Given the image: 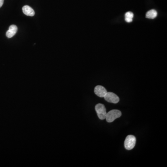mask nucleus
<instances>
[{"instance_id":"1","label":"nucleus","mask_w":167,"mask_h":167,"mask_svg":"<svg viewBox=\"0 0 167 167\" xmlns=\"http://www.w3.org/2000/svg\"><path fill=\"white\" fill-rule=\"evenodd\" d=\"M122 115V113L118 110H112L107 113L106 116V121L108 123H111L115 119L119 118Z\"/></svg>"},{"instance_id":"2","label":"nucleus","mask_w":167,"mask_h":167,"mask_svg":"<svg viewBox=\"0 0 167 167\" xmlns=\"http://www.w3.org/2000/svg\"><path fill=\"white\" fill-rule=\"evenodd\" d=\"M136 143V137L133 135H128L125 140L124 145L127 150H131L135 147Z\"/></svg>"},{"instance_id":"3","label":"nucleus","mask_w":167,"mask_h":167,"mask_svg":"<svg viewBox=\"0 0 167 167\" xmlns=\"http://www.w3.org/2000/svg\"><path fill=\"white\" fill-rule=\"evenodd\" d=\"M95 110L99 119L101 120L105 119L107 112H106V108L103 104H97L95 106Z\"/></svg>"},{"instance_id":"4","label":"nucleus","mask_w":167,"mask_h":167,"mask_svg":"<svg viewBox=\"0 0 167 167\" xmlns=\"http://www.w3.org/2000/svg\"><path fill=\"white\" fill-rule=\"evenodd\" d=\"M104 97L108 102L111 103L117 104L119 101V97L118 96L111 92H107Z\"/></svg>"},{"instance_id":"5","label":"nucleus","mask_w":167,"mask_h":167,"mask_svg":"<svg viewBox=\"0 0 167 167\" xmlns=\"http://www.w3.org/2000/svg\"><path fill=\"white\" fill-rule=\"evenodd\" d=\"M106 89L101 86H97L95 87L94 93L97 96L100 97H104L107 94Z\"/></svg>"},{"instance_id":"6","label":"nucleus","mask_w":167,"mask_h":167,"mask_svg":"<svg viewBox=\"0 0 167 167\" xmlns=\"http://www.w3.org/2000/svg\"><path fill=\"white\" fill-rule=\"evenodd\" d=\"M17 30H18L17 27L15 25H12L9 27V29L6 32V36L8 38L13 37L15 35Z\"/></svg>"},{"instance_id":"7","label":"nucleus","mask_w":167,"mask_h":167,"mask_svg":"<svg viewBox=\"0 0 167 167\" xmlns=\"http://www.w3.org/2000/svg\"><path fill=\"white\" fill-rule=\"evenodd\" d=\"M22 11L24 14L29 16H33L35 15V12L31 7L28 5H25L22 8Z\"/></svg>"},{"instance_id":"8","label":"nucleus","mask_w":167,"mask_h":167,"mask_svg":"<svg viewBox=\"0 0 167 167\" xmlns=\"http://www.w3.org/2000/svg\"><path fill=\"white\" fill-rule=\"evenodd\" d=\"M157 15V13L156 10L152 9L147 12L146 14V17L148 19H153L155 18Z\"/></svg>"},{"instance_id":"9","label":"nucleus","mask_w":167,"mask_h":167,"mask_svg":"<svg viewBox=\"0 0 167 167\" xmlns=\"http://www.w3.org/2000/svg\"><path fill=\"white\" fill-rule=\"evenodd\" d=\"M134 15L132 12H128L125 15V20L127 22L130 23L132 22Z\"/></svg>"},{"instance_id":"10","label":"nucleus","mask_w":167,"mask_h":167,"mask_svg":"<svg viewBox=\"0 0 167 167\" xmlns=\"http://www.w3.org/2000/svg\"><path fill=\"white\" fill-rule=\"evenodd\" d=\"M4 0H0V8H1L4 3Z\"/></svg>"}]
</instances>
